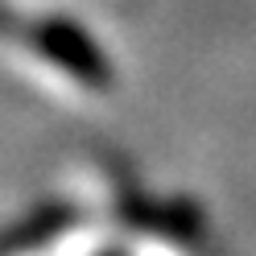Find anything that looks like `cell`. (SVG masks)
Masks as SVG:
<instances>
[{
  "label": "cell",
  "instance_id": "cell-1",
  "mask_svg": "<svg viewBox=\"0 0 256 256\" xmlns=\"http://www.w3.org/2000/svg\"><path fill=\"white\" fill-rule=\"evenodd\" d=\"M38 38H42V46H46V54H50L62 70L78 74V78L91 83V87L108 83V62H104V54L87 42L83 29H74L70 21H54V25H46Z\"/></svg>",
  "mask_w": 256,
  "mask_h": 256
}]
</instances>
